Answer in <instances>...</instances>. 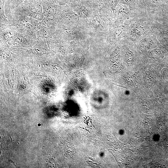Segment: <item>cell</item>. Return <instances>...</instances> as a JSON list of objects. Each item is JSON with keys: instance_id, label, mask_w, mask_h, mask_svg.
Instances as JSON below:
<instances>
[{"instance_id": "obj_6", "label": "cell", "mask_w": 168, "mask_h": 168, "mask_svg": "<svg viewBox=\"0 0 168 168\" xmlns=\"http://www.w3.org/2000/svg\"><path fill=\"white\" fill-rule=\"evenodd\" d=\"M133 53L131 51L128 50L126 53V60L129 61H132L133 58Z\"/></svg>"}, {"instance_id": "obj_1", "label": "cell", "mask_w": 168, "mask_h": 168, "mask_svg": "<svg viewBox=\"0 0 168 168\" xmlns=\"http://www.w3.org/2000/svg\"><path fill=\"white\" fill-rule=\"evenodd\" d=\"M79 18L78 14L75 13H66L65 15L66 19L72 23H77L78 21Z\"/></svg>"}, {"instance_id": "obj_10", "label": "cell", "mask_w": 168, "mask_h": 168, "mask_svg": "<svg viewBox=\"0 0 168 168\" xmlns=\"http://www.w3.org/2000/svg\"><path fill=\"white\" fill-rule=\"evenodd\" d=\"M23 24H24V26L26 28H29L30 26H31L30 24L29 23L27 22H24Z\"/></svg>"}, {"instance_id": "obj_8", "label": "cell", "mask_w": 168, "mask_h": 168, "mask_svg": "<svg viewBox=\"0 0 168 168\" xmlns=\"http://www.w3.org/2000/svg\"><path fill=\"white\" fill-rule=\"evenodd\" d=\"M24 41V38L23 37H19L17 38L14 41L13 44L14 45L15 44H18L20 43H22Z\"/></svg>"}, {"instance_id": "obj_11", "label": "cell", "mask_w": 168, "mask_h": 168, "mask_svg": "<svg viewBox=\"0 0 168 168\" xmlns=\"http://www.w3.org/2000/svg\"></svg>"}, {"instance_id": "obj_4", "label": "cell", "mask_w": 168, "mask_h": 168, "mask_svg": "<svg viewBox=\"0 0 168 168\" xmlns=\"http://www.w3.org/2000/svg\"><path fill=\"white\" fill-rule=\"evenodd\" d=\"M92 24L93 26H98L100 25L101 20L98 16L96 15L94 17L92 21Z\"/></svg>"}, {"instance_id": "obj_5", "label": "cell", "mask_w": 168, "mask_h": 168, "mask_svg": "<svg viewBox=\"0 0 168 168\" xmlns=\"http://www.w3.org/2000/svg\"><path fill=\"white\" fill-rule=\"evenodd\" d=\"M125 30V26H121L117 29L116 34L117 37H120L123 34Z\"/></svg>"}, {"instance_id": "obj_7", "label": "cell", "mask_w": 168, "mask_h": 168, "mask_svg": "<svg viewBox=\"0 0 168 168\" xmlns=\"http://www.w3.org/2000/svg\"><path fill=\"white\" fill-rule=\"evenodd\" d=\"M79 16L81 18H87L88 15H89V13H88V12L87 11V10H84L83 9L79 12L78 13Z\"/></svg>"}, {"instance_id": "obj_2", "label": "cell", "mask_w": 168, "mask_h": 168, "mask_svg": "<svg viewBox=\"0 0 168 168\" xmlns=\"http://www.w3.org/2000/svg\"><path fill=\"white\" fill-rule=\"evenodd\" d=\"M33 52L37 55H43L46 54L47 51L42 47H39L34 48Z\"/></svg>"}, {"instance_id": "obj_3", "label": "cell", "mask_w": 168, "mask_h": 168, "mask_svg": "<svg viewBox=\"0 0 168 168\" xmlns=\"http://www.w3.org/2000/svg\"><path fill=\"white\" fill-rule=\"evenodd\" d=\"M17 36V32L15 31H11L7 34L5 36L6 39L9 40H15Z\"/></svg>"}, {"instance_id": "obj_9", "label": "cell", "mask_w": 168, "mask_h": 168, "mask_svg": "<svg viewBox=\"0 0 168 168\" xmlns=\"http://www.w3.org/2000/svg\"><path fill=\"white\" fill-rule=\"evenodd\" d=\"M145 26V25L144 24H141L138 26V29L136 31H139L140 32H144L145 30L146 29Z\"/></svg>"}]
</instances>
